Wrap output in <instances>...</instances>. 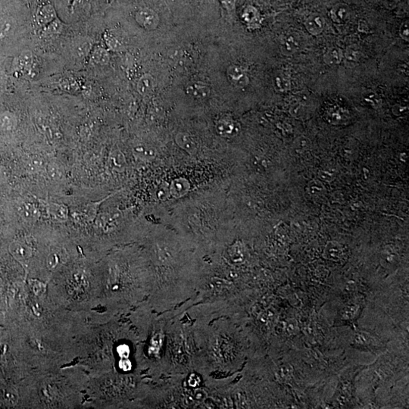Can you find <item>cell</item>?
Returning <instances> with one entry per match:
<instances>
[{"label": "cell", "instance_id": "cell-1", "mask_svg": "<svg viewBox=\"0 0 409 409\" xmlns=\"http://www.w3.org/2000/svg\"><path fill=\"white\" fill-rule=\"evenodd\" d=\"M34 64V56L31 51L21 52L12 61V71L15 77L21 75H30L32 72Z\"/></svg>", "mask_w": 409, "mask_h": 409}, {"label": "cell", "instance_id": "cell-2", "mask_svg": "<svg viewBox=\"0 0 409 409\" xmlns=\"http://www.w3.org/2000/svg\"><path fill=\"white\" fill-rule=\"evenodd\" d=\"M136 21L146 31H153L157 28L159 18L155 11L149 8H143L136 14Z\"/></svg>", "mask_w": 409, "mask_h": 409}, {"label": "cell", "instance_id": "cell-3", "mask_svg": "<svg viewBox=\"0 0 409 409\" xmlns=\"http://www.w3.org/2000/svg\"><path fill=\"white\" fill-rule=\"evenodd\" d=\"M217 133L224 137H233L238 133V126L236 121L230 117H222L218 119L215 124Z\"/></svg>", "mask_w": 409, "mask_h": 409}, {"label": "cell", "instance_id": "cell-4", "mask_svg": "<svg viewBox=\"0 0 409 409\" xmlns=\"http://www.w3.org/2000/svg\"><path fill=\"white\" fill-rule=\"evenodd\" d=\"M176 144L189 155H194L197 151L198 146L196 140L189 133L180 132L175 136Z\"/></svg>", "mask_w": 409, "mask_h": 409}, {"label": "cell", "instance_id": "cell-5", "mask_svg": "<svg viewBox=\"0 0 409 409\" xmlns=\"http://www.w3.org/2000/svg\"><path fill=\"white\" fill-rule=\"evenodd\" d=\"M189 189L190 183L184 177H178L172 180L169 187V193L175 199L183 197L187 194Z\"/></svg>", "mask_w": 409, "mask_h": 409}, {"label": "cell", "instance_id": "cell-6", "mask_svg": "<svg viewBox=\"0 0 409 409\" xmlns=\"http://www.w3.org/2000/svg\"><path fill=\"white\" fill-rule=\"evenodd\" d=\"M302 47V39L296 33H291L286 35L282 40L283 52L285 54L292 55L296 53Z\"/></svg>", "mask_w": 409, "mask_h": 409}, {"label": "cell", "instance_id": "cell-7", "mask_svg": "<svg viewBox=\"0 0 409 409\" xmlns=\"http://www.w3.org/2000/svg\"><path fill=\"white\" fill-rule=\"evenodd\" d=\"M228 77L230 81L236 87H245L249 83L247 74L242 67L238 65H232L228 67Z\"/></svg>", "mask_w": 409, "mask_h": 409}, {"label": "cell", "instance_id": "cell-8", "mask_svg": "<svg viewBox=\"0 0 409 409\" xmlns=\"http://www.w3.org/2000/svg\"><path fill=\"white\" fill-rule=\"evenodd\" d=\"M325 21L319 14H310L305 20V26L307 31L312 35H319L324 31Z\"/></svg>", "mask_w": 409, "mask_h": 409}, {"label": "cell", "instance_id": "cell-9", "mask_svg": "<svg viewBox=\"0 0 409 409\" xmlns=\"http://www.w3.org/2000/svg\"><path fill=\"white\" fill-rule=\"evenodd\" d=\"M133 153L137 159L146 162L154 160L157 156V151L153 146L143 143L135 145L133 147Z\"/></svg>", "mask_w": 409, "mask_h": 409}, {"label": "cell", "instance_id": "cell-10", "mask_svg": "<svg viewBox=\"0 0 409 409\" xmlns=\"http://www.w3.org/2000/svg\"><path fill=\"white\" fill-rule=\"evenodd\" d=\"M57 18V12L52 5L40 7L36 14V21L41 27H45Z\"/></svg>", "mask_w": 409, "mask_h": 409}, {"label": "cell", "instance_id": "cell-11", "mask_svg": "<svg viewBox=\"0 0 409 409\" xmlns=\"http://www.w3.org/2000/svg\"><path fill=\"white\" fill-rule=\"evenodd\" d=\"M188 96L196 100H204L210 94V89L202 82H192L186 88Z\"/></svg>", "mask_w": 409, "mask_h": 409}, {"label": "cell", "instance_id": "cell-12", "mask_svg": "<svg viewBox=\"0 0 409 409\" xmlns=\"http://www.w3.org/2000/svg\"><path fill=\"white\" fill-rule=\"evenodd\" d=\"M89 57H90V64H94V65H106L110 59L107 50L98 46L92 49L89 54Z\"/></svg>", "mask_w": 409, "mask_h": 409}, {"label": "cell", "instance_id": "cell-13", "mask_svg": "<svg viewBox=\"0 0 409 409\" xmlns=\"http://www.w3.org/2000/svg\"><path fill=\"white\" fill-rule=\"evenodd\" d=\"M156 86L154 77L149 74H144L139 79L136 89L141 96H149L153 93Z\"/></svg>", "mask_w": 409, "mask_h": 409}, {"label": "cell", "instance_id": "cell-14", "mask_svg": "<svg viewBox=\"0 0 409 409\" xmlns=\"http://www.w3.org/2000/svg\"><path fill=\"white\" fill-rule=\"evenodd\" d=\"M15 28V21L11 18L0 19V47L8 41Z\"/></svg>", "mask_w": 409, "mask_h": 409}, {"label": "cell", "instance_id": "cell-15", "mask_svg": "<svg viewBox=\"0 0 409 409\" xmlns=\"http://www.w3.org/2000/svg\"><path fill=\"white\" fill-rule=\"evenodd\" d=\"M344 248L337 242H328L324 248V256L333 262L340 261L344 256Z\"/></svg>", "mask_w": 409, "mask_h": 409}, {"label": "cell", "instance_id": "cell-16", "mask_svg": "<svg viewBox=\"0 0 409 409\" xmlns=\"http://www.w3.org/2000/svg\"><path fill=\"white\" fill-rule=\"evenodd\" d=\"M227 254L228 259H230L232 263H242L245 258L243 245L239 241L230 245L227 250Z\"/></svg>", "mask_w": 409, "mask_h": 409}, {"label": "cell", "instance_id": "cell-17", "mask_svg": "<svg viewBox=\"0 0 409 409\" xmlns=\"http://www.w3.org/2000/svg\"><path fill=\"white\" fill-rule=\"evenodd\" d=\"M350 11L348 7L344 4H337L333 7L331 11V17L333 21L338 24H344L348 21Z\"/></svg>", "mask_w": 409, "mask_h": 409}, {"label": "cell", "instance_id": "cell-18", "mask_svg": "<svg viewBox=\"0 0 409 409\" xmlns=\"http://www.w3.org/2000/svg\"><path fill=\"white\" fill-rule=\"evenodd\" d=\"M109 162L111 167L117 172H124L127 166L125 156L119 149H115L112 151L109 156Z\"/></svg>", "mask_w": 409, "mask_h": 409}, {"label": "cell", "instance_id": "cell-19", "mask_svg": "<svg viewBox=\"0 0 409 409\" xmlns=\"http://www.w3.org/2000/svg\"><path fill=\"white\" fill-rule=\"evenodd\" d=\"M18 120L15 114L5 111L0 113V128L5 131H11L16 128Z\"/></svg>", "mask_w": 409, "mask_h": 409}, {"label": "cell", "instance_id": "cell-20", "mask_svg": "<svg viewBox=\"0 0 409 409\" xmlns=\"http://www.w3.org/2000/svg\"><path fill=\"white\" fill-rule=\"evenodd\" d=\"M11 252L18 260H27L32 255L31 248L20 242H15L11 245Z\"/></svg>", "mask_w": 409, "mask_h": 409}, {"label": "cell", "instance_id": "cell-21", "mask_svg": "<svg viewBox=\"0 0 409 409\" xmlns=\"http://www.w3.org/2000/svg\"><path fill=\"white\" fill-rule=\"evenodd\" d=\"M380 262L384 268H392L398 262V255L393 248L387 246L382 251Z\"/></svg>", "mask_w": 409, "mask_h": 409}, {"label": "cell", "instance_id": "cell-22", "mask_svg": "<svg viewBox=\"0 0 409 409\" xmlns=\"http://www.w3.org/2000/svg\"><path fill=\"white\" fill-rule=\"evenodd\" d=\"M361 57V50L358 49V47H355V46H351V47H348L344 54V58L345 59L346 64H348L350 67H353V66L358 64Z\"/></svg>", "mask_w": 409, "mask_h": 409}, {"label": "cell", "instance_id": "cell-23", "mask_svg": "<svg viewBox=\"0 0 409 409\" xmlns=\"http://www.w3.org/2000/svg\"><path fill=\"white\" fill-rule=\"evenodd\" d=\"M324 61L328 64H338L344 59V53L340 49L333 47L326 52Z\"/></svg>", "mask_w": 409, "mask_h": 409}, {"label": "cell", "instance_id": "cell-24", "mask_svg": "<svg viewBox=\"0 0 409 409\" xmlns=\"http://www.w3.org/2000/svg\"><path fill=\"white\" fill-rule=\"evenodd\" d=\"M0 400L8 406H14L18 403V393L11 388L3 389L0 390Z\"/></svg>", "mask_w": 409, "mask_h": 409}, {"label": "cell", "instance_id": "cell-25", "mask_svg": "<svg viewBox=\"0 0 409 409\" xmlns=\"http://www.w3.org/2000/svg\"><path fill=\"white\" fill-rule=\"evenodd\" d=\"M21 211L23 218H25L27 220H35L36 218H38L37 209H36L35 206H33L32 204H23Z\"/></svg>", "mask_w": 409, "mask_h": 409}, {"label": "cell", "instance_id": "cell-26", "mask_svg": "<svg viewBox=\"0 0 409 409\" xmlns=\"http://www.w3.org/2000/svg\"><path fill=\"white\" fill-rule=\"evenodd\" d=\"M44 28V34L47 36L57 35L61 32L62 30V24L61 21L58 19H55L54 21H52L50 24H47Z\"/></svg>", "mask_w": 409, "mask_h": 409}, {"label": "cell", "instance_id": "cell-27", "mask_svg": "<svg viewBox=\"0 0 409 409\" xmlns=\"http://www.w3.org/2000/svg\"><path fill=\"white\" fill-rule=\"evenodd\" d=\"M359 308V305H357V304H350V305H347L344 308L342 312H341V317L345 321L354 319L358 315Z\"/></svg>", "mask_w": 409, "mask_h": 409}, {"label": "cell", "instance_id": "cell-28", "mask_svg": "<svg viewBox=\"0 0 409 409\" xmlns=\"http://www.w3.org/2000/svg\"><path fill=\"white\" fill-rule=\"evenodd\" d=\"M51 213L58 221H64L67 218V209L65 206H55L52 208Z\"/></svg>", "mask_w": 409, "mask_h": 409}, {"label": "cell", "instance_id": "cell-29", "mask_svg": "<svg viewBox=\"0 0 409 409\" xmlns=\"http://www.w3.org/2000/svg\"><path fill=\"white\" fill-rule=\"evenodd\" d=\"M308 193L313 196L321 194L324 190V186L319 180H312L308 183Z\"/></svg>", "mask_w": 409, "mask_h": 409}, {"label": "cell", "instance_id": "cell-30", "mask_svg": "<svg viewBox=\"0 0 409 409\" xmlns=\"http://www.w3.org/2000/svg\"><path fill=\"white\" fill-rule=\"evenodd\" d=\"M371 342H372V341H371V336L368 335V334H366V333H357L355 337H354V343H355L357 345H368V344H371Z\"/></svg>", "mask_w": 409, "mask_h": 409}, {"label": "cell", "instance_id": "cell-31", "mask_svg": "<svg viewBox=\"0 0 409 409\" xmlns=\"http://www.w3.org/2000/svg\"><path fill=\"white\" fill-rule=\"evenodd\" d=\"M277 87L282 90V91H286V90H289L291 87V83H290L289 79L286 77L284 75L278 76L276 78Z\"/></svg>", "mask_w": 409, "mask_h": 409}, {"label": "cell", "instance_id": "cell-32", "mask_svg": "<svg viewBox=\"0 0 409 409\" xmlns=\"http://www.w3.org/2000/svg\"><path fill=\"white\" fill-rule=\"evenodd\" d=\"M33 292L35 295H41L46 292V285L40 281H33L31 284Z\"/></svg>", "mask_w": 409, "mask_h": 409}, {"label": "cell", "instance_id": "cell-33", "mask_svg": "<svg viewBox=\"0 0 409 409\" xmlns=\"http://www.w3.org/2000/svg\"><path fill=\"white\" fill-rule=\"evenodd\" d=\"M117 354L120 358H129L130 354V348L127 344H120L116 349Z\"/></svg>", "mask_w": 409, "mask_h": 409}, {"label": "cell", "instance_id": "cell-34", "mask_svg": "<svg viewBox=\"0 0 409 409\" xmlns=\"http://www.w3.org/2000/svg\"><path fill=\"white\" fill-rule=\"evenodd\" d=\"M310 142L305 137H299L295 143V148L298 151H304L309 148Z\"/></svg>", "mask_w": 409, "mask_h": 409}, {"label": "cell", "instance_id": "cell-35", "mask_svg": "<svg viewBox=\"0 0 409 409\" xmlns=\"http://www.w3.org/2000/svg\"><path fill=\"white\" fill-rule=\"evenodd\" d=\"M61 87L68 92L74 91L77 89V83L72 79H64L61 83Z\"/></svg>", "mask_w": 409, "mask_h": 409}, {"label": "cell", "instance_id": "cell-36", "mask_svg": "<svg viewBox=\"0 0 409 409\" xmlns=\"http://www.w3.org/2000/svg\"><path fill=\"white\" fill-rule=\"evenodd\" d=\"M118 367L121 371L127 372V371H130L132 369L133 364H132L131 361L129 359V358H120V361H119Z\"/></svg>", "mask_w": 409, "mask_h": 409}, {"label": "cell", "instance_id": "cell-37", "mask_svg": "<svg viewBox=\"0 0 409 409\" xmlns=\"http://www.w3.org/2000/svg\"><path fill=\"white\" fill-rule=\"evenodd\" d=\"M400 37H402V39H403V40H406V41H409V22H408V21L403 23V24H402L401 27H400Z\"/></svg>", "mask_w": 409, "mask_h": 409}, {"label": "cell", "instance_id": "cell-38", "mask_svg": "<svg viewBox=\"0 0 409 409\" xmlns=\"http://www.w3.org/2000/svg\"><path fill=\"white\" fill-rule=\"evenodd\" d=\"M297 328H298V324H297L295 320L288 321L287 324H286V330H287V332L289 334H295Z\"/></svg>", "mask_w": 409, "mask_h": 409}, {"label": "cell", "instance_id": "cell-39", "mask_svg": "<svg viewBox=\"0 0 409 409\" xmlns=\"http://www.w3.org/2000/svg\"><path fill=\"white\" fill-rule=\"evenodd\" d=\"M58 256H57V255H55V254H51V255L48 257V258H47V266H48L50 269L56 268L57 265H58Z\"/></svg>", "mask_w": 409, "mask_h": 409}, {"label": "cell", "instance_id": "cell-40", "mask_svg": "<svg viewBox=\"0 0 409 409\" xmlns=\"http://www.w3.org/2000/svg\"><path fill=\"white\" fill-rule=\"evenodd\" d=\"M106 43L107 44L108 47H110L112 50H117V47H119V43H117L116 39L113 38V37H106Z\"/></svg>", "mask_w": 409, "mask_h": 409}, {"label": "cell", "instance_id": "cell-41", "mask_svg": "<svg viewBox=\"0 0 409 409\" xmlns=\"http://www.w3.org/2000/svg\"><path fill=\"white\" fill-rule=\"evenodd\" d=\"M221 2L226 9L233 10L234 8L235 0H221Z\"/></svg>", "mask_w": 409, "mask_h": 409}, {"label": "cell", "instance_id": "cell-42", "mask_svg": "<svg viewBox=\"0 0 409 409\" xmlns=\"http://www.w3.org/2000/svg\"><path fill=\"white\" fill-rule=\"evenodd\" d=\"M319 176L320 178L322 179V180H326V181H331L330 180H332L333 176L331 174L327 173V172H321L319 173Z\"/></svg>", "mask_w": 409, "mask_h": 409}, {"label": "cell", "instance_id": "cell-43", "mask_svg": "<svg viewBox=\"0 0 409 409\" xmlns=\"http://www.w3.org/2000/svg\"><path fill=\"white\" fill-rule=\"evenodd\" d=\"M386 2H395V0H386Z\"/></svg>", "mask_w": 409, "mask_h": 409}]
</instances>
